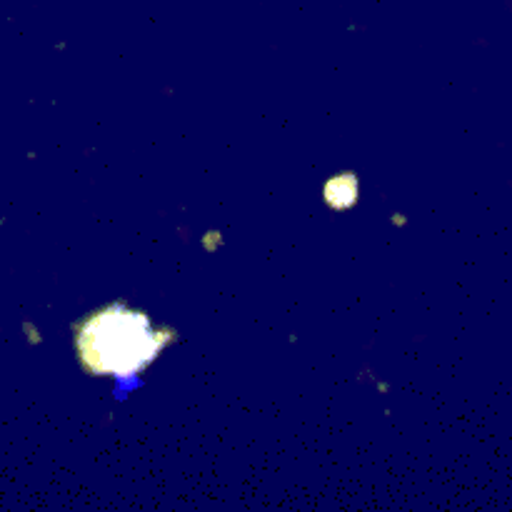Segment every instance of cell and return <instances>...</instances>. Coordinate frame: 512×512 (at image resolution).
<instances>
[{
    "mask_svg": "<svg viewBox=\"0 0 512 512\" xmlns=\"http://www.w3.org/2000/svg\"><path fill=\"white\" fill-rule=\"evenodd\" d=\"M175 340L173 328L158 325L145 310L125 303L103 305L73 325L80 370L123 385H133Z\"/></svg>",
    "mask_w": 512,
    "mask_h": 512,
    "instance_id": "6da1fadb",
    "label": "cell"
},
{
    "mask_svg": "<svg viewBox=\"0 0 512 512\" xmlns=\"http://www.w3.org/2000/svg\"><path fill=\"white\" fill-rule=\"evenodd\" d=\"M323 198L328 208L350 210L360 198V180L355 173H340L330 178L323 188Z\"/></svg>",
    "mask_w": 512,
    "mask_h": 512,
    "instance_id": "7a4b0ae2",
    "label": "cell"
}]
</instances>
